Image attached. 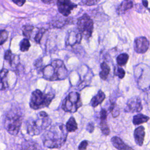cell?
<instances>
[{"label":"cell","instance_id":"9","mask_svg":"<svg viewBox=\"0 0 150 150\" xmlns=\"http://www.w3.org/2000/svg\"><path fill=\"white\" fill-rule=\"evenodd\" d=\"M142 109V105L141 104V100L138 96H134L129 98L127 103L126 111H129L132 112H139Z\"/></svg>","mask_w":150,"mask_h":150},{"label":"cell","instance_id":"25","mask_svg":"<svg viewBox=\"0 0 150 150\" xmlns=\"http://www.w3.org/2000/svg\"><path fill=\"white\" fill-rule=\"evenodd\" d=\"M30 46V44L29 40L27 38H25L22 39L20 42V45H19L20 50L23 52L28 51Z\"/></svg>","mask_w":150,"mask_h":150},{"label":"cell","instance_id":"15","mask_svg":"<svg viewBox=\"0 0 150 150\" xmlns=\"http://www.w3.org/2000/svg\"><path fill=\"white\" fill-rule=\"evenodd\" d=\"M132 6L133 3L131 0H124L117 8V12L119 15L124 14L127 11L132 8Z\"/></svg>","mask_w":150,"mask_h":150},{"label":"cell","instance_id":"5","mask_svg":"<svg viewBox=\"0 0 150 150\" xmlns=\"http://www.w3.org/2000/svg\"><path fill=\"white\" fill-rule=\"evenodd\" d=\"M54 97L53 93H45L37 89L31 94L29 105L33 110H39L47 107Z\"/></svg>","mask_w":150,"mask_h":150},{"label":"cell","instance_id":"4","mask_svg":"<svg viewBox=\"0 0 150 150\" xmlns=\"http://www.w3.org/2000/svg\"><path fill=\"white\" fill-rule=\"evenodd\" d=\"M22 120V111L16 108H11L5 114L4 126L9 134L16 135L19 131Z\"/></svg>","mask_w":150,"mask_h":150},{"label":"cell","instance_id":"12","mask_svg":"<svg viewBox=\"0 0 150 150\" xmlns=\"http://www.w3.org/2000/svg\"><path fill=\"white\" fill-rule=\"evenodd\" d=\"M145 132V128L143 126H139L137 127L134 133V139L136 144L139 146H142L144 142Z\"/></svg>","mask_w":150,"mask_h":150},{"label":"cell","instance_id":"14","mask_svg":"<svg viewBox=\"0 0 150 150\" xmlns=\"http://www.w3.org/2000/svg\"><path fill=\"white\" fill-rule=\"evenodd\" d=\"M8 70L3 68L0 71V90H5L8 87Z\"/></svg>","mask_w":150,"mask_h":150},{"label":"cell","instance_id":"11","mask_svg":"<svg viewBox=\"0 0 150 150\" xmlns=\"http://www.w3.org/2000/svg\"><path fill=\"white\" fill-rule=\"evenodd\" d=\"M82 38L81 34L77 30H72L69 32L68 35L66 38V45L68 46H74L76 44L80 43Z\"/></svg>","mask_w":150,"mask_h":150},{"label":"cell","instance_id":"1","mask_svg":"<svg viewBox=\"0 0 150 150\" xmlns=\"http://www.w3.org/2000/svg\"><path fill=\"white\" fill-rule=\"evenodd\" d=\"M68 131L62 123H56L46 129L42 135L44 146L49 148H59L65 143Z\"/></svg>","mask_w":150,"mask_h":150},{"label":"cell","instance_id":"19","mask_svg":"<svg viewBox=\"0 0 150 150\" xmlns=\"http://www.w3.org/2000/svg\"><path fill=\"white\" fill-rule=\"evenodd\" d=\"M149 120V117L142 114L135 115L133 117L132 122L134 125H139L146 122Z\"/></svg>","mask_w":150,"mask_h":150},{"label":"cell","instance_id":"21","mask_svg":"<svg viewBox=\"0 0 150 150\" xmlns=\"http://www.w3.org/2000/svg\"><path fill=\"white\" fill-rule=\"evenodd\" d=\"M34 27L31 25H24L22 26V30L23 36L27 39H30L32 33L34 30Z\"/></svg>","mask_w":150,"mask_h":150},{"label":"cell","instance_id":"27","mask_svg":"<svg viewBox=\"0 0 150 150\" xmlns=\"http://www.w3.org/2000/svg\"><path fill=\"white\" fill-rule=\"evenodd\" d=\"M114 74L117 77H118L120 79H122L124 77L125 72L124 70L119 66H115L114 69Z\"/></svg>","mask_w":150,"mask_h":150},{"label":"cell","instance_id":"35","mask_svg":"<svg viewBox=\"0 0 150 150\" xmlns=\"http://www.w3.org/2000/svg\"><path fill=\"white\" fill-rule=\"evenodd\" d=\"M42 1L46 4H52L55 2H57V0H42Z\"/></svg>","mask_w":150,"mask_h":150},{"label":"cell","instance_id":"8","mask_svg":"<svg viewBox=\"0 0 150 150\" xmlns=\"http://www.w3.org/2000/svg\"><path fill=\"white\" fill-rule=\"evenodd\" d=\"M57 6L59 12L64 16H68L77 7V5L70 0H57Z\"/></svg>","mask_w":150,"mask_h":150},{"label":"cell","instance_id":"7","mask_svg":"<svg viewBox=\"0 0 150 150\" xmlns=\"http://www.w3.org/2000/svg\"><path fill=\"white\" fill-rule=\"evenodd\" d=\"M77 29L82 36L86 38L91 37L93 30V22L88 15L85 13L80 17L77 20Z\"/></svg>","mask_w":150,"mask_h":150},{"label":"cell","instance_id":"16","mask_svg":"<svg viewBox=\"0 0 150 150\" xmlns=\"http://www.w3.org/2000/svg\"><path fill=\"white\" fill-rule=\"evenodd\" d=\"M105 95L103 91L101 90L98 91L96 95H95L91 100V105L93 107H96L99 104H100L105 99Z\"/></svg>","mask_w":150,"mask_h":150},{"label":"cell","instance_id":"23","mask_svg":"<svg viewBox=\"0 0 150 150\" xmlns=\"http://www.w3.org/2000/svg\"><path fill=\"white\" fill-rule=\"evenodd\" d=\"M4 59L6 61H7L10 65V66H13V63L15 61V56L13 55L12 52L10 50H8L5 52V55H4Z\"/></svg>","mask_w":150,"mask_h":150},{"label":"cell","instance_id":"22","mask_svg":"<svg viewBox=\"0 0 150 150\" xmlns=\"http://www.w3.org/2000/svg\"><path fill=\"white\" fill-rule=\"evenodd\" d=\"M129 56L127 53H121L117 57V63L119 66H124L127 63Z\"/></svg>","mask_w":150,"mask_h":150},{"label":"cell","instance_id":"10","mask_svg":"<svg viewBox=\"0 0 150 150\" xmlns=\"http://www.w3.org/2000/svg\"><path fill=\"white\" fill-rule=\"evenodd\" d=\"M149 45V42L145 37H138L135 40V50L138 53H144L148 49Z\"/></svg>","mask_w":150,"mask_h":150},{"label":"cell","instance_id":"36","mask_svg":"<svg viewBox=\"0 0 150 150\" xmlns=\"http://www.w3.org/2000/svg\"><path fill=\"white\" fill-rule=\"evenodd\" d=\"M142 4L145 7H147L148 5V2L147 0H142Z\"/></svg>","mask_w":150,"mask_h":150},{"label":"cell","instance_id":"31","mask_svg":"<svg viewBox=\"0 0 150 150\" xmlns=\"http://www.w3.org/2000/svg\"><path fill=\"white\" fill-rule=\"evenodd\" d=\"M88 141L86 140H84L83 141H81L80 144V145H79L78 147V149L79 150H86L87 148V146L88 145Z\"/></svg>","mask_w":150,"mask_h":150},{"label":"cell","instance_id":"34","mask_svg":"<svg viewBox=\"0 0 150 150\" xmlns=\"http://www.w3.org/2000/svg\"><path fill=\"white\" fill-rule=\"evenodd\" d=\"M12 1L16 5L21 6L23 5H24V4L26 2V0H12Z\"/></svg>","mask_w":150,"mask_h":150},{"label":"cell","instance_id":"38","mask_svg":"<svg viewBox=\"0 0 150 150\" xmlns=\"http://www.w3.org/2000/svg\"><path fill=\"white\" fill-rule=\"evenodd\" d=\"M149 89H150V86H149Z\"/></svg>","mask_w":150,"mask_h":150},{"label":"cell","instance_id":"3","mask_svg":"<svg viewBox=\"0 0 150 150\" xmlns=\"http://www.w3.org/2000/svg\"><path fill=\"white\" fill-rule=\"evenodd\" d=\"M42 73L45 79L49 81H57L66 79L68 70L62 60L56 59L45 66L42 69Z\"/></svg>","mask_w":150,"mask_h":150},{"label":"cell","instance_id":"37","mask_svg":"<svg viewBox=\"0 0 150 150\" xmlns=\"http://www.w3.org/2000/svg\"><path fill=\"white\" fill-rule=\"evenodd\" d=\"M149 11H150V9H149Z\"/></svg>","mask_w":150,"mask_h":150},{"label":"cell","instance_id":"2","mask_svg":"<svg viewBox=\"0 0 150 150\" xmlns=\"http://www.w3.org/2000/svg\"><path fill=\"white\" fill-rule=\"evenodd\" d=\"M52 120L45 111H40L29 117L26 122L27 132L32 136L38 135L46 130Z\"/></svg>","mask_w":150,"mask_h":150},{"label":"cell","instance_id":"29","mask_svg":"<svg viewBox=\"0 0 150 150\" xmlns=\"http://www.w3.org/2000/svg\"><path fill=\"white\" fill-rule=\"evenodd\" d=\"M8 39V32L5 30H0V45L5 43Z\"/></svg>","mask_w":150,"mask_h":150},{"label":"cell","instance_id":"6","mask_svg":"<svg viewBox=\"0 0 150 150\" xmlns=\"http://www.w3.org/2000/svg\"><path fill=\"white\" fill-rule=\"evenodd\" d=\"M82 102L80 95L76 91H71L63 100L62 108L66 112H75L81 107Z\"/></svg>","mask_w":150,"mask_h":150},{"label":"cell","instance_id":"24","mask_svg":"<svg viewBox=\"0 0 150 150\" xmlns=\"http://www.w3.org/2000/svg\"><path fill=\"white\" fill-rule=\"evenodd\" d=\"M100 128L102 133L104 135H108L110 134V129L107 124V120H100Z\"/></svg>","mask_w":150,"mask_h":150},{"label":"cell","instance_id":"20","mask_svg":"<svg viewBox=\"0 0 150 150\" xmlns=\"http://www.w3.org/2000/svg\"><path fill=\"white\" fill-rule=\"evenodd\" d=\"M77 124L73 117H71L66 122V128L68 132H71L75 131L77 129Z\"/></svg>","mask_w":150,"mask_h":150},{"label":"cell","instance_id":"32","mask_svg":"<svg viewBox=\"0 0 150 150\" xmlns=\"http://www.w3.org/2000/svg\"><path fill=\"white\" fill-rule=\"evenodd\" d=\"M100 120H107V112L105 109H101L100 112Z\"/></svg>","mask_w":150,"mask_h":150},{"label":"cell","instance_id":"17","mask_svg":"<svg viewBox=\"0 0 150 150\" xmlns=\"http://www.w3.org/2000/svg\"><path fill=\"white\" fill-rule=\"evenodd\" d=\"M19 150H41V148L36 142L28 141L22 144Z\"/></svg>","mask_w":150,"mask_h":150},{"label":"cell","instance_id":"18","mask_svg":"<svg viewBox=\"0 0 150 150\" xmlns=\"http://www.w3.org/2000/svg\"><path fill=\"white\" fill-rule=\"evenodd\" d=\"M100 68H101V71H100L99 76L102 80H107L108 76V74L110 73V68L105 62H103L101 63Z\"/></svg>","mask_w":150,"mask_h":150},{"label":"cell","instance_id":"26","mask_svg":"<svg viewBox=\"0 0 150 150\" xmlns=\"http://www.w3.org/2000/svg\"><path fill=\"white\" fill-rule=\"evenodd\" d=\"M109 110H110V112L111 113L112 116L114 118H115L119 115L120 110H119L117 105L115 103H114V102L111 103V105L110 106Z\"/></svg>","mask_w":150,"mask_h":150},{"label":"cell","instance_id":"28","mask_svg":"<svg viewBox=\"0 0 150 150\" xmlns=\"http://www.w3.org/2000/svg\"><path fill=\"white\" fill-rule=\"evenodd\" d=\"M45 32V30L44 29H39L38 32L36 33L35 36V40L36 42V43H39L40 42V40L42 39V38Z\"/></svg>","mask_w":150,"mask_h":150},{"label":"cell","instance_id":"33","mask_svg":"<svg viewBox=\"0 0 150 150\" xmlns=\"http://www.w3.org/2000/svg\"><path fill=\"white\" fill-rule=\"evenodd\" d=\"M94 129V125L93 122H90L87 125V130L90 133H92Z\"/></svg>","mask_w":150,"mask_h":150},{"label":"cell","instance_id":"13","mask_svg":"<svg viewBox=\"0 0 150 150\" xmlns=\"http://www.w3.org/2000/svg\"><path fill=\"white\" fill-rule=\"evenodd\" d=\"M111 141L113 146L118 150H133L131 147L125 144L118 137L115 136L112 137Z\"/></svg>","mask_w":150,"mask_h":150},{"label":"cell","instance_id":"30","mask_svg":"<svg viewBox=\"0 0 150 150\" xmlns=\"http://www.w3.org/2000/svg\"><path fill=\"white\" fill-rule=\"evenodd\" d=\"M100 1V0H81V3L86 5L91 6L97 4Z\"/></svg>","mask_w":150,"mask_h":150}]
</instances>
